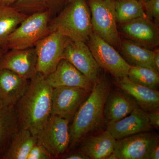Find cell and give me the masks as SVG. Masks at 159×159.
Segmentation results:
<instances>
[{"label": "cell", "mask_w": 159, "mask_h": 159, "mask_svg": "<svg viewBox=\"0 0 159 159\" xmlns=\"http://www.w3.org/2000/svg\"><path fill=\"white\" fill-rule=\"evenodd\" d=\"M152 128L147 113L137 106L123 119L116 122H107V129L117 140L139 133L150 131Z\"/></svg>", "instance_id": "5bb4252c"}, {"label": "cell", "mask_w": 159, "mask_h": 159, "mask_svg": "<svg viewBox=\"0 0 159 159\" xmlns=\"http://www.w3.org/2000/svg\"><path fill=\"white\" fill-rule=\"evenodd\" d=\"M46 77L53 88H78L90 92L93 83L66 60L60 61L54 72Z\"/></svg>", "instance_id": "9a60e30c"}, {"label": "cell", "mask_w": 159, "mask_h": 159, "mask_svg": "<svg viewBox=\"0 0 159 159\" xmlns=\"http://www.w3.org/2000/svg\"><path fill=\"white\" fill-rule=\"evenodd\" d=\"M149 124L152 127H154L157 129L159 128V109H156L147 113Z\"/></svg>", "instance_id": "f1b7e54d"}, {"label": "cell", "mask_w": 159, "mask_h": 159, "mask_svg": "<svg viewBox=\"0 0 159 159\" xmlns=\"http://www.w3.org/2000/svg\"><path fill=\"white\" fill-rule=\"evenodd\" d=\"M73 1H74V0H65V1L64 4L65 5H66L68 3L70 2Z\"/></svg>", "instance_id": "d590c367"}, {"label": "cell", "mask_w": 159, "mask_h": 159, "mask_svg": "<svg viewBox=\"0 0 159 159\" xmlns=\"http://www.w3.org/2000/svg\"><path fill=\"white\" fill-rule=\"evenodd\" d=\"M139 1H140V2H141L142 3H143L145 2H146L147 0H139Z\"/></svg>", "instance_id": "8d00e7d4"}, {"label": "cell", "mask_w": 159, "mask_h": 159, "mask_svg": "<svg viewBox=\"0 0 159 159\" xmlns=\"http://www.w3.org/2000/svg\"><path fill=\"white\" fill-rule=\"evenodd\" d=\"M28 16L12 6L0 5V48L6 49L8 37Z\"/></svg>", "instance_id": "603a6c76"}, {"label": "cell", "mask_w": 159, "mask_h": 159, "mask_svg": "<svg viewBox=\"0 0 159 159\" xmlns=\"http://www.w3.org/2000/svg\"><path fill=\"white\" fill-rule=\"evenodd\" d=\"M11 6L25 14H32L48 9L46 0H17Z\"/></svg>", "instance_id": "484cf974"}, {"label": "cell", "mask_w": 159, "mask_h": 159, "mask_svg": "<svg viewBox=\"0 0 159 159\" xmlns=\"http://www.w3.org/2000/svg\"><path fill=\"white\" fill-rule=\"evenodd\" d=\"M127 76L133 82L149 88L156 89L158 86L159 73L149 68L130 66Z\"/></svg>", "instance_id": "d4e9b609"}, {"label": "cell", "mask_w": 159, "mask_h": 159, "mask_svg": "<svg viewBox=\"0 0 159 159\" xmlns=\"http://www.w3.org/2000/svg\"><path fill=\"white\" fill-rule=\"evenodd\" d=\"M115 83L129 95L133 97L140 107L147 112L159 107V92L133 82L128 76L116 79Z\"/></svg>", "instance_id": "e0dca14e"}, {"label": "cell", "mask_w": 159, "mask_h": 159, "mask_svg": "<svg viewBox=\"0 0 159 159\" xmlns=\"http://www.w3.org/2000/svg\"><path fill=\"white\" fill-rule=\"evenodd\" d=\"M51 13L48 9L27 16L8 37L6 49L22 50L35 46L51 33L49 24Z\"/></svg>", "instance_id": "277c9868"}, {"label": "cell", "mask_w": 159, "mask_h": 159, "mask_svg": "<svg viewBox=\"0 0 159 159\" xmlns=\"http://www.w3.org/2000/svg\"><path fill=\"white\" fill-rule=\"evenodd\" d=\"M119 49L123 58L130 66L145 67L155 70L153 66L155 51L131 40H122Z\"/></svg>", "instance_id": "44dd1931"}, {"label": "cell", "mask_w": 159, "mask_h": 159, "mask_svg": "<svg viewBox=\"0 0 159 159\" xmlns=\"http://www.w3.org/2000/svg\"><path fill=\"white\" fill-rule=\"evenodd\" d=\"M37 142V136L32 134L28 129L20 128L3 159H27Z\"/></svg>", "instance_id": "7402d4cb"}, {"label": "cell", "mask_w": 159, "mask_h": 159, "mask_svg": "<svg viewBox=\"0 0 159 159\" xmlns=\"http://www.w3.org/2000/svg\"><path fill=\"white\" fill-rule=\"evenodd\" d=\"M51 155L43 146L37 143L31 149L27 159H52Z\"/></svg>", "instance_id": "83f0119b"}, {"label": "cell", "mask_w": 159, "mask_h": 159, "mask_svg": "<svg viewBox=\"0 0 159 159\" xmlns=\"http://www.w3.org/2000/svg\"><path fill=\"white\" fill-rule=\"evenodd\" d=\"M37 57L34 48L11 49L5 52L0 61V69L10 70L21 77L30 80L37 71Z\"/></svg>", "instance_id": "4fadbf2b"}, {"label": "cell", "mask_w": 159, "mask_h": 159, "mask_svg": "<svg viewBox=\"0 0 159 159\" xmlns=\"http://www.w3.org/2000/svg\"><path fill=\"white\" fill-rule=\"evenodd\" d=\"M90 93L78 88L59 87L53 88L51 115L70 121Z\"/></svg>", "instance_id": "30bf717a"}, {"label": "cell", "mask_w": 159, "mask_h": 159, "mask_svg": "<svg viewBox=\"0 0 159 159\" xmlns=\"http://www.w3.org/2000/svg\"><path fill=\"white\" fill-rule=\"evenodd\" d=\"M117 140L107 129L96 135L87 138L81 142L79 151L91 159H107L113 153Z\"/></svg>", "instance_id": "ac0fdd59"}, {"label": "cell", "mask_w": 159, "mask_h": 159, "mask_svg": "<svg viewBox=\"0 0 159 159\" xmlns=\"http://www.w3.org/2000/svg\"><path fill=\"white\" fill-rule=\"evenodd\" d=\"M159 159V144L156 145L151 152L149 159Z\"/></svg>", "instance_id": "d6a6232c"}, {"label": "cell", "mask_w": 159, "mask_h": 159, "mask_svg": "<svg viewBox=\"0 0 159 159\" xmlns=\"http://www.w3.org/2000/svg\"><path fill=\"white\" fill-rule=\"evenodd\" d=\"M30 80L28 89L15 107L20 128L37 136L51 116L53 88L39 72Z\"/></svg>", "instance_id": "6da1fadb"}, {"label": "cell", "mask_w": 159, "mask_h": 159, "mask_svg": "<svg viewBox=\"0 0 159 159\" xmlns=\"http://www.w3.org/2000/svg\"><path fill=\"white\" fill-rule=\"evenodd\" d=\"M63 157V158L65 159H89L88 157L79 151L67 155Z\"/></svg>", "instance_id": "4dcf8cb0"}, {"label": "cell", "mask_w": 159, "mask_h": 159, "mask_svg": "<svg viewBox=\"0 0 159 159\" xmlns=\"http://www.w3.org/2000/svg\"><path fill=\"white\" fill-rule=\"evenodd\" d=\"M155 56L153 59L154 68L155 70L159 73V51L157 49L155 51Z\"/></svg>", "instance_id": "1f68e13d"}, {"label": "cell", "mask_w": 159, "mask_h": 159, "mask_svg": "<svg viewBox=\"0 0 159 159\" xmlns=\"http://www.w3.org/2000/svg\"><path fill=\"white\" fill-rule=\"evenodd\" d=\"M120 25V31L132 41L150 50L159 46L158 25L147 16Z\"/></svg>", "instance_id": "7c38bea8"}, {"label": "cell", "mask_w": 159, "mask_h": 159, "mask_svg": "<svg viewBox=\"0 0 159 159\" xmlns=\"http://www.w3.org/2000/svg\"><path fill=\"white\" fill-rule=\"evenodd\" d=\"M29 82L10 70L0 69V101L8 106H15L28 89Z\"/></svg>", "instance_id": "2e32d148"}, {"label": "cell", "mask_w": 159, "mask_h": 159, "mask_svg": "<svg viewBox=\"0 0 159 159\" xmlns=\"http://www.w3.org/2000/svg\"><path fill=\"white\" fill-rule=\"evenodd\" d=\"M63 58L70 63L93 83L99 79L100 67L85 42L71 40L66 47Z\"/></svg>", "instance_id": "8fae6325"}, {"label": "cell", "mask_w": 159, "mask_h": 159, "mask_svg": "<svg viewBox=\"0 0 159 159\" xmlns=\"http://www.w3.org/2000/svg\"><path fill=\"white\" fill-rule=\"evenodd\" d=\"M115 9L117 22L120 25L146 16L143 4L139 0H116Z\"/></svg>", "instance_id": "cb8c5ba5"}, {"label": "cell", "mask_w": 159, "mask_h": 159, "mask_svg": "<svg viewBox=\"0 0 159 159\" xmlns=\"http://www.w3.org/2000/svg\"><path fill=\"white\" fill-rule=\"evenodd\" d=\"M136 107L134 102L118 91H111L104 105L105 120L107 122L119 121L131 113Z\"/></svg>", "instance_id": "ffe728a7"}, {"label": "cell", "mask_w": 159, "mask_h": 159, "mask_svg": "<svg viewBox=\"0 0 159 159\" xmlns=\"http://www.w3.org/2000/svg\"><path fill=\"white\" fill-rule=\"evenodd\" d=\"M65 0H46L48 9L52 10L59 8L62 4H64Z\"/></svg>", "instance_id": "f546056e"}, {"label": "cell", "mask_w": 159, "mask_h": 159, "mask_svg": "<svg viewBox=\"0 0 159 159\" xmlns=\"http://www.w3.org/2000/svg\"><path fill=\"white\" fill-rule=\"evenodd\" d=\"M87 41L88 46L100 68L116 80L127 76L130 65L116 49L93 31Z\"/></svg>", "instance_id": "52a82bcc"}, {"label": "cell", "mask_w": 159, "mask_h": 159, "mask_svg": "<svg viewBox=\"0 0 159 159\" xmlns=\"http://www.w3.org/2000/svg\"><path fill=\"white\" fill-rule=\"evenodd\" d=\"M143 4L144 11L147 17L154 20L155 23H159V0H147Z\"/></svg>", "instance_id": "4316f807"}, {"label": "cell", "mask_w": 159, "mask_h": 159, "mask_svg": "<svg viewBox=\"0 0 159 159\" xmlns=\"http://www.w3.org/2000/svg\"><path fill=\"white\" fill-rule=\"evenodd\" d=\"M49 22L51 32H57L74 41L86 42L93 32L90 10L85 0H74L66 5Z\"/></svg>", "instance_id": "3957f363"}, {"label": "cell", "mask_w": 159, "mask_h": 159, "mask_svg": "<svg viewBox=\"0 0 159 159\" xmlns=\"http://www.w3.org/2000/svg\"><path fill=\"white\" fill-rule=\"evenodd\" d=\"M159 144L158 136L148 132L139 133L117 140L113 153L107 159H149Z\"/></svg>", "instance_id": "9c48e42d"}, {"label": "cell", "mask_w": 159, "mask_h": 159, "mask_svg": "<svg viewBox=\"0 0 159 159\" xmlns=\"http://www.w3.org/2000/svg\"><path fill=\"white\" fill-rule=\"evenodd\" d=\"M19 129L15 106L4 105L0 101V159H3Z\"/></svg>", "instance_id": "d6986e66"}, {"label": "cell", "mask_w": 159, "mask_h": 159, "mask_svg": "<svg viewBox=\"0 0 159 159\" xmlns=\"http://www.w3.org/2000/svg\"><path fill=\"white\" fill-rule=\"evenodd\" d=\"M116 0H89L93 31L114 48H119L122 40L117 28Z\"/></svg>", "instance_id": "5b68a950"}, {"label": "cell", "mask_w": 159, "mask_h": 159, "mask_svg": "<svg viewBox=\"0 0 159 159\" xmlns=\"http://www.w3.org/2000/svg\"><path fill=\"white\" fill-rule=\"evenodd\" d=\"M111 91L110 84L105 76H99L93 84L87 98L80 106L73 118L70 129L71 148L91 133L100 128L105 122L104 108Z\"/></svg>", "instance_id": "7a4b0ae2"}, {"label": "cell", "mask_w": 159, "mask_h": 159, "mask_svg": "<svg viewBox=\"0 0 159 159\" xmlns=\"http://www.w3.org/2000/svg\"><path fill=\"white\" fill-rule=\"evenodd\" d=\"M70 120L51 115L37 135V143L42 145L54 159L62 156L70 142Z\"/></svg>", "instance_id": "8992f818"}, {"label": "cell", "mask_w": 159, "mask_h": 159, "mask_svg": "<svg viewBox=\"0 0 159 159\" xmlns=\"http://www.w3.org/2000/svg\"><path fill=\"white\" fill-rule=\"evenodd\" d=\"M17 0H0V5L6 6H11Z\"/></svg>", "instance_id": "836d02e7"}, {"label": "cell", "mask_w": 159, "mask_h": 159, "mask_svg": "<svg viewBox=\"0 0 159 159\" xmlns=\"http://www.w3.org/2000/svg\"><path fill=\"white\" fill-rule=\"evenodd\" d=\"M5 50L2 48H0V61H1V58L2 57L3 54L5 53Z\"/></svg>", "instance_id": "e575fe53"}, {"label": "cell", "mask_w": 159, "mask_h": 159, "mask_svg": "<svg viewBox=\"0 0 159 159\" xmlns=\"http://www.w3.org/2000/svg\"><path fill=\"white\" fill-rule=\"evenodd\" d=\"M71 41L57 32H51L35 45L37 57V72L47 77L54 72L63 59L64 51Z\"/></svg>", "instance_id": "ba28073f"}]
</instances>
